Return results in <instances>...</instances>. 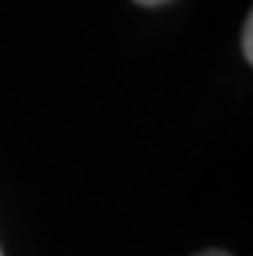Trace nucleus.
I'll return each instance as SVG.
<instances>
[{
    "label": "nucleus",
    "instance_id": "nucleus-1",
    "mask_svg": "<svg viewBox=\"0 0 253 256\" xmlns=\"http://www.w3.org/2000/svg\"><path fill=\"white\" fill-rule=\"evenodd\" d=\"M243 60H253V16H246L243 23Z\"/></svg>",
    "mask_w": 253,
    "mask_h": 256
},
{
    "label": "nucleus",
    "instance_id": "nucleus-2",
    "mask_svg": "<svg viewBox=\"0 0 253 256\" xmlns=\"http://www.w3.org/2000/svg\"><path fill=\"white\" fill-rule=\"evenodd\" d=\"M135 4H145V7H158V4H168V0H135Z\"/></svg>",
    "mask_w": 253,
    "mask_h": 256
},
{
    "label": "nucleus",
    "instance_id": "nucleus-3",
    "mask_svg": "<svg viewBox=\"0 0 253 256\" xmlns=\"http://www.w3.org/2000/svg\"><path fill=\"white\" fill-rule=\"evenodd\" d=\"M197 256H227L223 250H207V253H197Z\"/></svg>",
    "mask_w": 253,
    "mask_h": 256
},
{
    "label": "nucleus",
    "instance_id": "nucleus-4",
    "mask_svg": "<svg viewBox=\"0 0 253 256\" xmlns=\"http://www.w3.org/2000/svg\"><path fill=\"white\" fill-rule=\"evenodd\" d=\"M0 256H4V253H0Z\"/></svg>",
    "mask_w": 253,
    "mask_h": 256
}]
</instances>
